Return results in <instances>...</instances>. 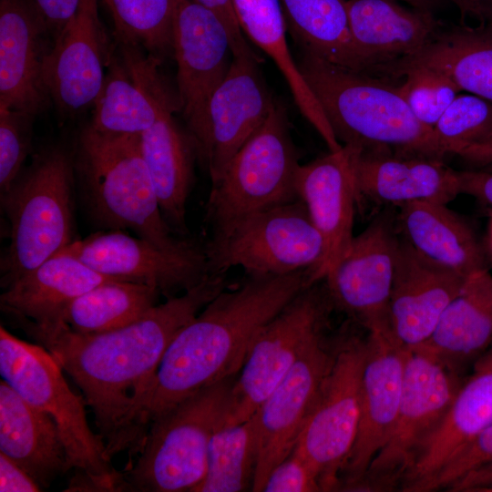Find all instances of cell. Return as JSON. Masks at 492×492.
I'll return each instance as SVG.
<instances>
[{"label":"cell","mask_w":492,"mask_h":492,"mask_svg":"<svg viewBox=\"0 0 492 492\" xmlns=\"http://www.w3.org/2000/svg\"><path fill=\"white\" fill-rule=\"evenodd\" d=\"M229 286L225 274H210L135 322L103 333H77L64 321L50 325L14 321L79 387L112 457L138 451L133 418L139 397L175 335Z\"/></svg>","instance_id":"1"},{"label":"cell","mask_w":492,"mask_h":492,"mask_svg":"<svg viewBox=\"0 0 492 492\" xmlns=\"http://www.w3.org/2000/svg\"><path fill=\"white\" fill-rule=\"evenodd\" d=\"M310 271L247 274L215 296L169 343L139 397L134 427L144 442L150 424L197 391L238 374L258 333L304 288Z\"/></svg>","instance_id":"2"},{"label":"cell","mask_w":492,"mask_h":492,"mask_svg":"<svg viewBox=\"0 0 492 492\" xmlns=\"http://www.w3.org/2000/svg\"><path fill=\"white\" fill-rule=\"evenodd\" d=\"M298 65L342 145L362 152L446 156L433 128L416 118L399 87L306 52Z\"/></svg>","instance_id":"3"},{"label":"cell","mask_w":492,"mask_h":492,"mask_svg":"<svg viewBox=\"0 0 492 492\" xmlns=\"http://www.w3.org/2000/svg\"><path fill=\"white\" fill-rule=\"evenodd\" d=\"M74 167L85 204L98 225L131 230L164 250L191 242L176 237L162 215L140 135L102 132L87 124L77 138Z\"/></svg>","instance_id":"4"},{"label":"cell","mask_w":492,"mask_h":492,"mask_svg":"<svg viewBox=\"0 0 492 492\" xmlns=\"http://www.w3.org/2000/svg\"><path fill=\"white\" fill-rule=\"evenodd\" d=\"M74 149L47 144L0 194L10 242L1 261V286L58 254L73 241Z\"/></svg>","instance_id":"5"},{"label":"cell","mask_w":492,"mask_h":492,"mask_svg":"<svg viewBox=\"0 0 492 492\" xmlns=\"http://www.w3.org/2000/svg\"><path fill=\"white\" fill-rule=\"evenodd\" d=\"M63 369L42 345L0 327V374L31 406L48 415L65 443L76 476L68 491H119L121 473L110 466L104 439L87 419V405L67 384Z\"/></svg>","instance_id":"6"},{"label":"cell","mask_w":492,"mask_h":492,"mask_svg":"<svg viewBox=\"0 0 492 492\" xmlns=\"http://www.w3.org/2000/svg\"><path fill=\"white\" fill-rule=\"evenodd\" d=\"M237 375L197 391L158 416L138 461L121 474V491L194 492L205 477L210 445L224 423Z\"/></svg>","instance_id":"7"},{"label":"cell","mask_w":492,"mask_h":492,"mask_svg":"<svg viewBox=\"0 0 492 492\" xmlns=\"http://www.w3.org/2000/svg\"><path fill=\"white\" fill-rule=\"evenodd\" d=\"M203 250L210 274H225L234 267L264 275L308 270L311 280L323 261L324 243L298 199L211 231Z\"/></svg>","instance_id":"8"},{"label":"cell","mask_w":492,"mask_h":492,"mask_svg":"<svg viewBox=\"0 0 492 492\" xmlns=\"http://www.w3.org/2000/svg\"><path fill=\"white\" fill-rule=\"evenodd\" d=\"M299 166L286 111L276 102L262 126L211 183L205 216L211 231L249 214L298 200Z\"/></svg>","instance_id":"9"},{"label":"cell","mask_w":492,"mask_h":492,"mask_svg":"<svg viewBox=\"0 0 492 492\" xmlns=\"http://www.w3.org/2000/svg\"><path fill=\"white\" fill-rule=\"evenodd\" d=\"M321 282L304 288L255 336L232 386L221 426L250 419L303 353L328 332L333 305Z\"/></svg>","instance_id":"10"},{"label":"cell","mask_w":492,"mask_h":492,"mask_svg":"<svg viewBox=\"0 0 492 492\" xmlns=\"http://www.w3.org/2000/svg\"><path fill=\"white\" fill-rule=\"evenodd\" d=\"M465 379L423 349H407L393 430L353 491L400 488L419 448L444 418Z\"/></svg>","instance_id":"11"},{"label":"cell","mask_w":492,"mask_h":492,"mask_svg":"<svg viewBox=\"0 0 492 492\" xmlns=\"http://www.w3.org/2000/svg\"><path fill=\"white\" fill-rule=\"evenodd\" d=\"M366 336L340 332L334 364L292 451L315 471L323 491H337L360 422Z\"/></svg>","instance_id":"12"},{"label":"cell","mask_w":492,"mask_h":492,"mask_svg":"<svg viewBox=\"0 0 492 492\" xmlns=\"http://www.w3.org/2000/svg\"><path fill=\"white\" fill-rule=\"evenodd\" d=\"M172 52L179 111L200 160L207 142L209 104L233 58L231 39L214 13L192 0H179Z\"/></svg>","instance_id":"13"},{"label":"cell","mask_w":492,"mask_h":492,"mask_svg":"<svg viewBox=\"0 0 492 492\" xmlns=\"http://www.w3.org/2000/svg\"><path fill=\"white\" fill-rule=\"evenodd\" d=\"M58 254L75 257L106 277L154 287L167 299L210 275L204 250L193 242L179 250H164L119 230L73 241Z\"/></svg>","instance_id":"14"},{"label":"cell","mask_w":492,"mask_h":492,"mask_svg":"<svg viewBox=\"0 0 492 492\" xmlns=\"http://www.w3.org/2000/svg\"><path fill=\"white\" fill-rule=\"evenodd\" d=\"M340 333L319 337L261 403L255 422L259 458L253 492H261L271 471L294 449L337 355Z\"/></svg>","instance_id":"15"},{"label":"cell","mask_w":492,"mask_h":492,"mask_svg":"<svg viewBox=\"0 0 492 492\" xmlns=\"http://www.w3.org/2000/svg\"><path fill=\"white\" fill-rule=\"evenodd\" d=\"M398 240L385 220H374L354 236L344 256L323 281L333 307L366 332L392 333L389 302Z\"/></svg>","instance_id":"16"},{"label":"cell","mask_w":492,"mask_h":492,"mask_svg":"<svg viewBox=\"0 0 492 492\" xmlns=\"http://www.w3.org/2000/svg\"><path fill=\"white\" fill-rule=\"evenodd\" d=\"M115 46L97 8V0H81L74 17L53 40L43 67L51 102L67 118L93 107Z\"/></svg>","instance_id":"17"},{"label":"cell","mask_w":492,"mask_h":492,"mask_svg":"<svg viewBox=\"0 0 492 492\" xmlns=\"http://www.w3.org/2000/svg\"><path fill=\"white\" fill-rule=\"evenodd\" d=\"M406 354L392 333L367 332L359 427L337 491H353L388 440L400 405Z\"/></svg>","instance_id":"18"},{"label":"cell","mask_w":492,"mask_h":492,"mask_svg":"<svg viewBox=\"0 0 492 492\" xmlns=\"http://www.w3.org/2000/svg\"><path fill=\"white\" fill-rule=\"evenodd\" d=\"M138 46L116 42L88 123L97 130L140 135L162 116L179 110L159 75V60Z\"/></svg>","instance_id":"19"},{"label":"cell","mask_w":492,"mask_h":492,"mask_svg":"<svg viewBox=\"0 0 492 492\" xmlns=\"http://www.w3.org/2000/svg\"><path fill=\"white\" fill-rule=\"evenodd\" d=\"M361 151L343 145L335 151L300 164L296 173L298 199L305 205L324 243V254L311 283L323 282L346 253L354 238L355 158Z\"/></svg>","instance_id":"20"},{"label":"cell","mask_w":492,"mask_h":492,"mask_svg":"<svg viewBox=\"0 0 492 492\" xmlns=\"http://www.w3.org/2000/svg\"><path fill=\"white\" fill-rule=\"evenodd\" d=\"M258 56H233L229 71L214 91L208 109V135L200 161L211 183L262 126L273 108V99L259 68Z\"/></svg>","instance_id":"21"},{"label":"cell","mask_w":492,"mask_h":492,"mask_svg":"<svg viewBox=\"0 0 492 492\" xmlns=\"http://www.w3.org/2000/svg\"><path fill=\"white\" fill-rule=\"evenodd\" d=\"M466 279L424 258L399 239L389 302L395 340L407 349L425 343Z\"/></svg>","instance_id":"22"},{"label":"cell","mask_w":492,"mask_h":492,"mask_svg":"<svg viewBox=\"0 0 492 492\" xmlns=\"http://www.w3.org/2000/svg\"><path fill=\"white\" fill-rule=\"evenodd\" d=\"M51 45L26 0H0V107L36 117L52 103L43 80Z\"/></svg>","instance_id":"23"},{"label":"cell","mask_w":492,"mask_h":492,"mask_svg":"<svg viewBox=\"0 0 492 492\" xmlns=\"http://www.w3.org/2000/svg\"><path fill=\"white\" fill-rule=\"evenodd\" d=\"M358 198L401 207L429 201L446 204L460 193L459 173L443 159L362 152L355 158Z\"/></svg>","instance_id":"24"},{"label":"cell","mask_w":492,"mask_h":492,"mask_svg":"<svg viewBox=\"0 0 492 492\" xmlns=\"http://www.w3.org/2000/svg\"><path fill=\"white\" fill-rule=\"evenodd\" d=\"M492 425V347L475 364L446 414L422 444L400 488L418 492L461 447Z\"/></svg>","instance_id":"25"},{"label":"cell","mask_w":492,"mask_h":492,"mask_svg":"<svg viewBox=\"0 0 492 492\" xmlns=\"http://www.w3.org/2000/svg\"><path fill=\"white\" fill-rule=\"evenodd\" d=\"M347 8L364 70L408 57L438 36L439 25L430 10L409 9L396 0H347Z\"/></svg>","instance_id":"26"},{"label":"cell","mask_w":492,"mask_h":492,"mask_svg":"<svg viewBox=\"0 0 492 492\" xmlns=\"http://www.w3.org/2000/svg\"><path fill=\"white\" fill-rule=\"evenodd\" d=\"M492 347V273L487 268L466 277L430 338L418 347L466 377Z\"/></svg>","instance_id":"27"},{"label":"cell","mask_w":492,"mask_h":492,"mask_svg":"<svg viewBox=\"0 0 492 492\" xmlns=\"http://www.w3.org/2000/svg\"><path fill=\"white\" fill-rule=\"evenodd\" d=\"M112 280L75 257L56 254L5 287L1 310L12 319L55 324L76 298Z\"/></svg>","instance_id":"28"},{"label":"cell","mask_w":492,"mask_h":492,"mask_svg":"<svg viewBox=\"0 0 492 492\" xmlns=\"http://www.w3.org/2000/svg\"><path fill=\"white\" fill-rule=\"evenodd\" d=\"M0 452L47 488L69 470L65 443L54 421L0 381Z\"/></svg>","instance_id":"29"},{"label":"cell","mask_w":492,"mask_h":492,"mask_svg":"<svg viewBox=\"0 0 492 492\" xmlns=\"http://www.w3.org/2000/svg\"><path fill=\"white\" fill-rule=\"evenodd\" d=\"M232 5L244 36L275 64L301 114L318 132L329 151L341 149L324 111L292 57L280 0H232Z\"/></svg>","instance_id":"30"},{"label":"cell","mask_w":492,"mask_h":492,"mask_svg":"<svg viewBox=\"0 0 492 492\" xmlns=\"http://www.w3.org/2000/svg\"><path fill=\"white\" fill-rule=\"evenodd\" d=\"M140 147L165 220L175 233L185 234L198 159L191 138L179 127L173 113H167L140 134Z\"/></svg>","instance_id":"31"},{"label":"cell","mask_w":492,"mask_h":492,"mask_svg":"<svg viewBox=\"0 0 492 492\" xmlns=\"http://www.w3.org/2000/svg\"><path fill=\"white\" fill-rule=\"evenodd\" d=\"M400 209L405 240L418 254L465 277L487 268L474 231L446 204L419 201Z\"/></svg>","instance_id":"32"},{"label":"cell","mask_w":492,"mask_h":492,"mask_svg":"<svg viewBox=\"0 0 492 492\" xmlns=\"http://www.w3.org/2000/svg\"><path fill=\"white\" fill-rule=\"evenodd\" d=\"M410 67H425L449 78L458 88L492 102V34L464 29L436 38L417 53L382 66L395 76Z\"/></svg>","instance_id":"33"},{"label":"cell","mask_w":492,"mask_h":492,"mask_svg":"<svg viewBox=\"0 0 492 492\" xmlns=\"http://www.w3.org/2000/svg\"><path fill=\"white\" fill-rule=\"evenodd\" d=\"M286 26L305 52L364 71L354 46L347 0H280Z\"/></svg>","instance_id":"34"},{"label":"cell","mask_w":492,"mask_h":492,"mask_svg":"<svg viewBox=\"0 0 492 492\" xmlns=\"http://www.w3.org/2000/svg\"><path fill=\"white\" fill-rule=\"evenodd\" d=\"M160 292L131 282H105L76 298L63 321L75 332L97 333L129 324L158 304Z\"/></svg>","instance_id":"35"},{"label":"cell","mask_w":492,"mask_h":492,"mask_svg":"<svg viewBox=\"0 0 492 492\" xmlns=\"http://www.w3.org/2000/svg\"><path fill=\"white\" fill-rule=\"evenodd\" d=\"M258 458L252 416L238 425L220 426L210 445L205 477L194 492L252 491Z\"/></svg>","instance_id":"36"},{"label":"cell","mask_w":492,"mask_h":492,"mask_svg":"<svg viewBox=\"0 0 492 492\" xmlns=\"http://www.w3.org/2000/svg\"><path fill=\"white\" fill-rule=\"evenodd\" d=\"M178 1L104 0L114 23L116 42L138 46L159 61L172 51Z\"/></svg>","instance_id":"37"},{"label":"cell","mask_w":492,"mask_h":492,"mask_svg":"<svg viewBox=\"0 0 492 492\" xmlns=\"http://www.w3.org/2000/svg\"><path fill=\"white\" fill-rule=\"evenodd\" d=\"M433 129L445 155H457L492 131V102L472 94L457 95Z\"/></svg>","instance_id":"38"},{"label":"cell","mask_w":492,"mask_h":492,"mask_svg":"<svg viewBox=\"0 0 492 492\" xmlns=\"http://www.w3.org/2000/svg\"><path fill=\"white\" fill-rule=\"evenodd\" d=\"M395 76L405 77L399 88L416 118L431 128L459 91L446 76L425 67L406 68Z\"/></svg>","instance_id":"39"},{"label":"cell","mask_w":492,"mask_h":492,"mask_svg":"<svg viewBox=\"0 0 492 492\" xmlns=\"http://www.w3.org/2000/svg\"><path fill=\"white\" fill-rule=\"evenodd\" d=\"M35 116L0 107V194L24 168L32 151Z\"/></svg>","instance_id":"40"},{"label":"cell","mask_w":492,"mask_h":492,"mask_svg":"<svg viewBox=\"0 0 492 492\" xmlns=\"http://www.w3.org/2000/svg\"><path fill=\"white\" fill-rule=\"evenodd\" d=\"M489 463H492V425L461 447L418 492L447 490L465 475Z\"/></svg>","instance_id":"41"},{"label":"cell","mask_w":492,"mask_h":492,"mask_svg":"<svg viewBox=\"0 0 492 492\" xmlns=\"http://www.w3.org/2000/svg\"><path fill=\"white\" fill-rule=\"evenodd\" d=\"M323 491L317 474L296 452L292 451L269 474L261 492Z\"/></svg>","instance_id":"42"},{"label":"cell","mask_w":492,"mask_h":492,"mask_svg":"<svg viewBox=\"0 0 492 492\" xmlns=\"http://www.w3.org/2000/svg\"><path fill=\"white\" fill-rule=\"evenodd\" d=\"M46 28L51 41L76 15L81 0H26Z\"/></svg>","instance_id":"43"},{"label":"cell","mask_w":492,"mask_h":492,"mask_svg":"<svg viewBox=\"0 0 492 492\" xmlns=\"http://www.w3.org/2000/svg\"><path fill=\"white\" fill-rule=\"evenodd\" d=\"M214 13L224 25L230 39L233 56H256L251 48L236 17L232 0H192Z\"/></svg>","instance_id":"44"},{"label":"cell","mask_w":492,"mask_h":492,"mask_svg":"<svg viewBox=\"0 0 492 492\" xmlns=\"http://www.w3.org/2000/svg\"><path fill=\"white\" fill-rule=\"evenodd\" d=\"M42 490L24 468L0 452L1 492H37Z\"/></svg>","instance_id":"45"},{"label":"cell","mask_w":492,"mask_h":492,"mask_svg":"<svg viewBox=\"0 0 492 492\" xmlns=\"http://www.w3.org/2000/svg\"><path fill=\"white\" fill-rule=\"evenodd\" d=\"M460 193L471 195L492 205V170L458 171Z\"/></svg>","instance_id":"46"},{"label":"cell","mask_w":492,"mask_h":492,"mask_svg":"<svg viewBox=\"0 0 492 492\" xmlns=\"http://www.w3.org/2000/svg\"><path fill=\"white\" fill-rule=\"evenodd\" d=\"M492 486V463L480 466L456 481L447 491L483 492Z\"/></svg>","instance_id":"47"},{"label":"cell","mask_w":492,"mask_h":492,"mask_svg":"<svg viewBox=\"0 0 492 492\" xmlns=\"http://www.w3.org/2000/svg\"><path fill=\"white\" fill-rule=\"evenodd\" d=\"M457 155L472 164L483 167L492 165V131L462 149Z\"/></svg>","instance_id":"48"},{"label":"cell","mask_w":492,"mask_h":492,"mask_svg":"<svg viewBox=\"0 0 492 492\" xmlns=\"http://www.w3.org/2000/svg\"><path fill=\"white\" fill-rule=\"evenodd\" d=\"M459 8L463 16L473 15L483 19L485 8L481 0H453Z\"/></svg>","instance_id":"49"},{"label":"cell","mask_w":492,"mask_h":492,"mask_svg":"<svg viewBox=\"0 0 492 492\" xmlns=\"http://www.w3.org/2000/svg\"><path fill=\"white\" fill-rule=\"evenodd\" d=\"M410 4L413 7L430 10L436 5L437 0H402Z\"/></svg>","instance_id":"50"},{"label":"cell","mask_w":492,"mask_h":492,"mask_svg":"<svg viewBox=\"0 0 492 492\" xmlns=\"http://www.w3.org/2000/svg\"><path fill=\"white\" fill-rule=\"evenodd\" d=\"M483 492H492V486L486 488Z\"/></svg>","instance_id":"51"},{"label":"cell","mask_w":492,"mask_h":492,"mask_svg":"<svg viewBox=\"0 0 492 492\" xmlns=\"http://www.w3.org/2000/svg\"><path fill=\"white\" fill-rule=\"evenodd\" d=\"M484 169H487V170H492V165L484 167Z\"/></svg>","instance_id":"52"},{"label":"cell","mask_w":492,"mask_h":492,"mask_svg":"<svg viewBox=\"0 0 492 492\" xmlns=\"http://www.w3.org/2000/svg\"><path fill=\"white\" fill-rule=\"evenodd\" d=\"M491 241H492V222H491Z\"/></svg>","instance_id":"53"},{"label":"cell","mask_w":492,"mask_h":492,"mask_svg":"<svg viewBox=\"0 0 492 492\" xmlns=\"http://www.w3.org/2000/svg\"><path fill=\"white\" fill-rule=\"evenodd\" d=\"M489 2H490V4H491V5H492V0H489Z\"/></svg>","instance_id":"54"}]
</instances>
